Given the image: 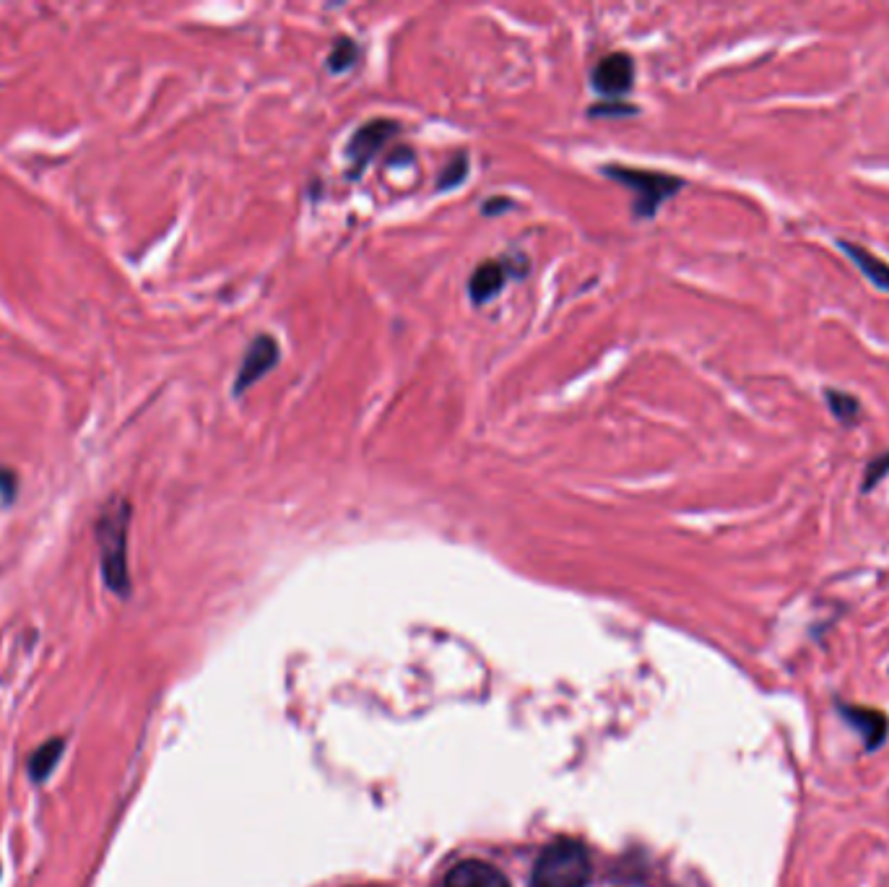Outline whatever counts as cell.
Segmentation results:
<instances>
[{
    "label": "cell",
    "instance_id": "6da1fadb",
    "mask_svg": "<svg viewBox=\"0 0 889 887\" xmlns=\"http://www.w3.org/2000/svg\"><path fill=\"white\" fill-rule=\"evenodd\" d=\"M133 505L128 497L112 495L100 516L94 520V539L100 549V570L104 586L112 594L128 599L131 596V565H128V536H131Z\"/></svg>",
    "mask_w": 889,
    "mask_h": 887
},
{
    "label": "cell",
    "instance_id": "7a4b0ae2",
    "mask_svg": "<svg viewBox=\"0 0 889 887\" xmlns=\"http://www.w3.org/2000/svg\"><path fill=\"white\" fill-rule=\"evenodd\" d=\"M601 173L632 193V214L638 219H653L659 214V208L686 185L676 175L653 173V169H634L624 167V164H603Z\"/></svg>",
    "mask_w": 889,
    "mask_h": 887
},
{
    "label": "cell",
    "instance_id": "3957f363",
    "mask_svg": "<svg viewBox=\"0 0 889 887\" xmlns=\"http://www.w3.org/2000/svg\"><path fill=\"white\" fill-rule=\"evenodd\" d=\"M590 875L588 852L575 840H559L539 856L534 887H586Z\"/></svg>",
    "mask_w": 889,
    "mask_h": 887
},
{
    "label": "cell",
    "instance_id": "277c9868",
    "mask_svg": "<svg viewBox=\"0 0 889 887\" xmlns=\"http://www.w3.org/2000/svg\"><path fill=\"white\" fill-rule=\"evenodd\" d=\"M276 364H279V344H276V339L268 337V333H260V337L252 339L250 347L245 349L235 385H231V393H235L237 399L245 396V391L256 385L260 378L268 375Z\"/></svg>",
    "mask_w": 889,
    "mask_h": 887
},
{
    "label": "cell",
    "instance_id": "5b68a950",
    "mask_svg": "<svg viewBox=\"0 0 889 887\" xmlns=\"http://www.w3.org/2000/svg\"><path fill=\"white\" fill-rule=\"evenodd\" d=\"M399 131L401 123L385 121V117H378V121H370L364 123L362 128H356V133L347 144V156L351 159V167H354V175H360L372 162V156H375L387 141L399 136Z\"/></svg>",
    "mask_w": 889,
    "mask_h": 887
},
{
    "label": "cell",
    "instance_id": "8992f818",
    "mask_svg": "<svg viewBox=\"0 0 889 887\" xmlns=\"http://www.w3.org/2000/svg\"><path fill=\"white\" fill-rule=\"evenodd\" d=\"M593 89L607 96H622L632 89L634 81V61L627 52H611L603 55L593 69Z\"/></svg>",
    "mask_w": 889,
    "mask_h": 887
},
{
    "label": "cell",
    "instance_id": "52a82bcc",
    "mask_svg": "<svg viewBox=\"0 0 889 887\" xmlns=\"http://www.w3.org/2000/svg\"><path fill=\"white\" fill-rule=\"evenodd\" d=\"M835 245L843 250V256L854 260L864 279L871 281V287H877L879 292H889V264L885 258H879L874 250H866L864 245L846 240V237H838Z\"/></svg>",
    "mask_w": 889,
    "mask_h": 887
},
{
    "label": "cell",
    "instance_id": "ba28073f",
    "mask_svg": "<svg viewBox=\"0 0 889 887\" xmlns=\"http://www.w3.org/2000/svg\"><path fill=\"white\" fill-rule=\"evenodd\" d=\"M507 276H510V260H484L468 279V295L476 305L489 302L492 297L503 292Z\"/></svg>",
    "mask_w": 889,
    "mask_h": 887
},
{
    "label": "cell",
    "instance_id": "9c48e42d",
    "mask_svg": "<svg viewBox=\"0 0 889 887\" xmlns=\"http://www.w3.org/2000/svg\"><path fill=\"white\" fill-rule=\"evenodd\" d=\"M840 713H843V719H846L848 724L864 736L866 750H877L879 744L887 740L889 721L885 713L871 711V708H858V705H840Z\"/></svg>",
    "mask_w": 889,
    "mask_h": 887
},
{
    "label": "cell",
    "instance_id": "30bf717a",
    "mask_svg": "<svg viewBox=\"0 0 889 887\" xmlns=\"http://www.w3.org/2000/svg\"><path fill=\"white\" fill-rule=\"evenodd\" d=\"M443 887H510L503 871L484 862H461L447 871Z\"/></svg>",
    "mask_w": 889,
    "mask_h": 887
},
{
    "label": "cell",
    "instance_id": "8fae6325",
    "mask_svg": "<svg viewBox=\"0 0 889 887\" xmlns=\"http://www.w3.org/2000/svg\"><path fill=\"white\" fill-rule=\"evenodd\" d=\"M821 396H825L829 414L835 416V422H838L840 427L854 430L864 422V404L858 401V396H854V393L840 391V388H825Z\"/></svg>",
    "mask_w": 889,
    "mask_h": 887
},
{
    "label": "cell",
    "instance_id": "7c38bea8",
    "mask_svg": "<svg viewBox=\"0 0 889 887\" xmlns=\"http://www.w3.org/2000/svg\"><path fill=\"white\" fill-rule=\"evenodd\" d=\"M63 750H65L63 736H52L50 742L40 744V747H37L32 755H29V763H27L29 778H32L34 784H44V781H48V775L55 771L58 763H61Z\"/></svg>",
    "mask_w": 889,
    "mask_h": 887
},
{
    "label": "cell",
    "instance_id": "4fadbf2b",
    "mask_svg": "<svg viewBox=\"0 0 889 887\" xmlns=\"http://www.w3.org/2000/svg\"><path fill=\"white\" fill-rule=\"evenodd\" d=\"M356 61H360V48H356L354 40L343 37V40H335L331 55H328V71L343 73V71H349Z\"/></svg>",
    "mask_w": 889,
    "mask_h": 887
},
{
    "label": "cell",
    "instance_id": "5bb4252c",
    "mask_svg": "<svg viewBox=\"0 0 889 887\" xmlns=\"http://www.w3.org/2000/svg\"><path fill=\"white\" fill-rule=\"evenodd\" d=\"M889 476V451H881L877 456H871L866 461L864 466V476H861V492L864 495H869L871 489H877L881 482H885Z\"/></svg>",
    "mask_w": 889,
    "mask_h": 887
},
{
    "label": "cell",
    "instance_id": "9a60e30c",
    "mask_svg": "<svg viewBox=\"0 0 889 887\" xmlns=\"http://www.w3.org/2000/svg\"><path fill=\"white\" fill-rule=\"evenodd\" d=\"M466 173H468V156L466 154H453V159L445 164V169H443V175H440V181H437V188L440 190H445V188H455V185H458L463 177H466Z\"/></svg>",
    "mask_w": 889,
    "mask_h": 887
},
{
    "label": "cell",
    "instance_id": "2e32d148",
    "mask_svg": "<svg viewBox=\"0 0 889 887\" xmlns=\"http://www.w3.org/2000/svg\"><path fill=\"white\" fill-rule=\"evenodd\" d=\"M19 495V474L11 466L0 464V503L13 505Z\"/></svg>",
    "mask_w": 889,
    "mask_h": 887
},
{
    "label": "cell",
    "instance_id": "e0dca14e",
    "mask_svg": "<svg viewBox=\"0 0 889 887\" xmlns=\"http://www.w3.org/2000/svg\"><path fill=\"white\" fill-rule=\"evenodd\" d=\"M638 113V110L630 107V104H622V107H614V104H603V107H593L588 115H630Z\"/></svg>",
    "mask_w": 889,
    "mask_h": 887
}]
</instances>
